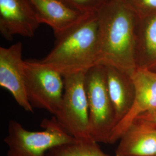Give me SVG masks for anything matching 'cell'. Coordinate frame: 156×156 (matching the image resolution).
<instances>
[{
	"label": "cell",
	"instance_id": "6",
	"mask_svg": "<svg viewBox=\"0 0 156 156\" xmlns=\"http://www.w3.org/2000/svg\"><path fill=\"white\" fill-rule=\"evenodd\" d=\"M24 69L26 90L31 106L56 115L64 93L63 76L37 60H25Z\"/></svg>",
	"mask_w": 156,
	"mask_h": 156
},
{
	"label": "cell",
	"instance_id": "3",
	"mask_svg": "<svg viewBox=\"0 0 156 156\" xmlns=\"http://www.w3.org/2000/svg\"><path fill=\"white\" fill-rule=\"evenodd\" d=\"M42 131L26 129L17 121L8 124V135L4 141L8 147L7 156H48L49 151L75 141L56 120L55 116L44 119Z\"/></svg>",
	"mask_w": 156,
	"mask_h": 156
},
{
	"label": "cell",
	"instance_id": "9",
	"mask_svg": "<svg viewBox=\"0 0 156 156\" xmlns=\"http://www.w3.org/2000/svg\"><path fill=\"white\" fill-rule=\"evenodd\" d=\"M131 76L135 87L134 104L127 115L113 129L109 144L119 140L136 117L156 110V72L137 68Z\"/></svg>",
	"mask_w": 156,
	"mask_h": 156
},
{
	"label": "cell",
	"instance_id": "12",
	"mask_svg": "<svg viewBox=\"0 0 156 156\" xmlns=\"http://www.w3.org/2000/svg\"><path fill=\"white\" fill-rule=\"evenodd\" d=\"M116 156H156V129L133 122L119 140Z\"/></svg>",
	"mask_w": 156,
	"mask_h": 156
},
{
	"label": "cell",
	"instance_id": "2",
	"mask_svg": "<svg viewBox=\"0 0 156 156\" xmlns=\"http://www.w3.org/2000/svg\"><path fill=\"white\" fill-rule=\"evenodd\" d=\"M100 59L98 19L92 13L57 38L53 49L39 61L63 76L86 72L100 64Z\"/></svg>",
	"mask_w": 156,
	"mask_h": 156
},
{
	"label": "cell",
	"instance_id": "16",
	"mask_svg": "<svg viewBox=\"0 0 156 156\" xmlns=\"http://www.w3.org/2000/svg\"><path fill=\"white\" fill-rule=\"evenodd\" d=\"M133 122L149 128L156 129V110L140 115L135 119Z\"/></svg>",
	"mask_w": 156,
	"mask_h": 156
},
{
	"label": "cell",
	"instance_id": "17",
	"mask_svg": "<svg viewBox=\"0 0 156 156\" xmlns=\"http://www.w3.org/2000/svg\"><path fill=\"white\" fill-rule=\"evenodd\" d=\"M142 1L147 7L156 9V0H142Z\"/></svg>",
	"mask_w": 156,
	"mask_h": 156
},
{
	"label": "cell",
	"instance_id": "8",
	"mask_svg": "<svg viewBox=\"0 0 156 156\" xmlns=\"http://www.w3.org/2000/svg\"><path fill=\"white\" fill-rule=\"evenodd\" d=\"M39 25L30 0H0V32L4 38L33 37Z\"/></svg>",
	"mask_w": 156,
	"mask_h": 156
},
{
	"label": "cell",
	"instance_id": "11",
	"mask_svg": "<svg viewBox=\"0 0 156 156\" xmlns=\"http://www.w3.org/2000/svg\"><path fill=\"white\" fill-rule=\"evenodd\" d=\"M104 66L107 88L115 112L117 126L127 115L133 105L135 84L131 75L113 66Z\"/></svg>",
	"mask_w": 156,
	"mask_h": 156
},
{
	"label": "cell",
	"instance_id": "5",
	"mask_svg": "<svg viewBox=\"0 0 156 156\" xmlns=\"http://www.w3.org/2000/svg\"><path fill=\"white\" fill-rule=\"evenodd\" d=\"M86 72L63 75L62 99L59 110L54 116L67 133L78 140H92L90 134L89 107L84 87Z\"/></svg>",
	"mask_w": 156,
	"mask_h": 156
},
{
	"label": "cell",
	"instance_id": "10",
	"mask_svg": "<svg viewBox=\"0 0 156 156\" xmlns=\"http://www.w3.org/2000/svg\"><path fill=\"white\" fill-rule=\"evenodd\" d=\"M38 21L50 26L56 38L82 22L92 13H84L62 0H30Z\"/></svg>",
	"mask_w": 156,
	"mask_h": 156
},
{
	"label": "cell",
	"instance_id": "15",
	"mask_svg": "<svg viewBox=\"0 0 156 156\" xmlns=\"http://www.w3.org/2000/svg\"><path fill=\"white\" fill-rule=\"evenodd\" d=\"M69 5L80 11L97 13L108 4L107 0H62Z\"/></svg>",
	"mask_w": 156,
	"mask_h": 156
},
{
	"label": "cell",
	"instance_id": "4",
	"mask_svg": "<svg viewBox=\"0 0 156 156\" xmlns=\"http://www.w3.org/2000/svg\"><path fill=\"white\" fill-rule=\"evenodd\" d=\"M84 87L89 107L90 137L98 143L109 144L116 120L104 65L98 64L86 73Z\"/></svg>",
	"mask_w": 156,
	"mask_h": 156
},
{
	"label": "cell",
	"instance_id": "7",
	"mask_svg": "<svg viewBox=\"0 0 156 156\" xmlns=\"http://www.w3.org/2000/svg\"><path fill=\"white\" fill-rule=\"evenodd\" d=\"M23 44L18 42L8 48H0V86L8 90L18 105L33 113L34 108L27 98L25 85Z\"/></svg>",
	"mask_w": 156,
	"mask_h": 156
},
{
	"label": "cell",
	"instance_id": "1",
	"mask_svg": "<svg viewBox=\"0 0 156 156\" xmlns=\"http://www.w3.org/2000/svg\"><path fill=\"white\" fill-rule=\"evenodd\" d=\"M99 22L100 64L131 75L137 68L134 20L128 6L113 0L97 13Z\"/></svg>",
	"mask_w": 156,
	"mask_h": 156
},
{
	"label": "cell",
	"instance_id": "14",
	"mask_svg": "<svg viewBox=\"0 0 156 156\" xmlns=\"http://www.w3.org/2000/svg\"><path fill=\"white\" fill-rule=\"evenodd\" d=\"M48 156H109L93 140H75L73 142L55 147L48 152Z\"/></svg>",
	"mask_w": 156,
	"mask_h": 156
},
{
	"label": "cell",
	"instance_id": "13",
	"mask_svg": "<svg viewBox=\"0 0 156 156\" xmlns=\"http://www.w3.org/2000/svg\"><path fill=\"white\" fill-rule=\"evenodd\" d=\"M136 64L137 68L156 72V16L147 24L143 45L136 51Z\"/></svg>",
	"mask_w": 156,
	"mask_h": 156
}]
</instances>
